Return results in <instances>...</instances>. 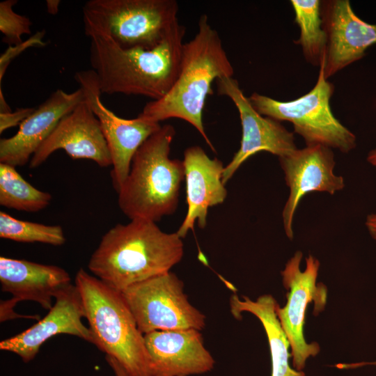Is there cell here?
Segmentation results:
<instances>
[{
    "label": "cell",
    "mask_w": 376,
    "mask_h": 376,
    "mask_svg": "<svg viewBox=\"0 0 376 376\" xmlns=\"http://www.w3.org/2000/svg\"><path fill=\"white\" fill-rule=\"evenodd\" d=\"M90 39V62L102 93L143 95L159 100L180 70L185 27L179 23L152 49H123L108 35L84 22Z\"/></svg>",
    "instance_id": "cell-1"
},
{
    "label": "cell",
    "mask_w": 376,
    "mask_h": 376,
    "mask_svg": "<svg viewBox=\"0 0 376 376\" xmlns=\"http://www.w3.org/2000/svg\"><path fill=\"white\" fill-rule=\"evenodd\" d=\"M183 255V242L176 232H164L154 221L133 219L104 233L88 268L107 285L122 292L170 272Z\"/></svg>",
    "instance_id": "cell-2"
},
{
    "label": "cell",
    "mask_w": 376,
    "mask_h": 376,
    "mask_svg": "<svg viewBox=\"0 0 376 376\" xmlns=\"http://www.w3.org/2000/svg\"><path fill=\"white\" fill-rule=\"evenodd\" d=\"M233 67L217 31L205 14L198 20V31L182 50L178 75L170 91L161 99L148 102L142 117L159 123L171 118L185 120L200 133L210 148L203 122L207 96L212 94V84L222 77H233Z\"/></svg>",
    "instance_id": "cell-3"
},
{
    "label": "cell",
    "mask_w": 376,
    "mask_h": 376,
    "mask_svg": "<svg viewBox=\"0 0 376 376\" xmlns=\"http://www.w3.org/2000/svg\"><path fill=\"white\" fill-rule=\"evenodd\" d=\"M175 134L173 125H162L136 152L118 191V206L130 220L157 222L177 210L185 168L169 157Z\"/></svg>",
    "instance_id": "cell-4"
},
{
    "label": "cell",
    "mask_w": 376,
    "mask_h": 376,
    "mask_svg": "<svg viewBox=\"0 0 376 376\" xmlns=\"http://www.w3.org/2000/svg\"><path fill=\"white\" fill-rule=\"evenodd\" d=\"M93 345L116 359L128 376H152L144 335L120 292L83 268L75 276Z\"/></svg>",
    "instance_id": "cell-5"
},
{
    "label": "cell",
    "mask_w": 376,
    "mask_h": 376,
    "mask_svg": "<svg viewBox=\"0 0 376 376\" xmlns=\"http://www.w3.org/2000/svg\"><path fill=\"white\" fill-rule=\"evenodd\" d=\"M178 12L175 0H90L83 19L123 49H152L179 23Z\"/></svg>",
    "instance_id": "cell-6"
},
{
    "label": "cell",
    "mask_w": 376,
    "mask_h": 376,
    "mask_svg": "<svg viewBox=\"0 0 376 376\" xmlns=\"http://www.w3.org/2000/svg\"><path fill=\"white\" fill-rule=\"evenodd\" d=\"M324 58L317 82L306 94L293 100L279 101L255 92L248 99L262 116L292 123L306 146L322 145L347 153L357 146L356 136L331 111L329 102L334 86L324 77Z\"/></svg>",
    "instance_id": "cell-7"
},
{
    "label": "cell",
    "mask_w": 376,
    "mask_h": 376,
    "mask_svg": "<svg viewBox=\"0 0 376 376\" xmlns=\"http://www.w3.org/2000/svg\"><path fill=\"white\" fill-rule=\"evenodd\" d=\"M144 335L155 331L205 327V315L190 304L183 281L171 271L120 292Z\"/></svg>",
    "instance_id": "cell-8"
},
{
    "label": "cell",
    "mask_w": 376,
    "mask_h": 376,
    "mask_svg": "<svg viewBox=\"0 0 376 376\" xmlns=\"http://www.w3.org/2000/svg\"><path fill=\"white\" fill-rule=\"evenodd\" d=\"M301 258L302 253L297 251L281 272L283 286L288 290L287 304L283 308L277 304L276 308V315L290 344L292 366L297 371L304 369L309 357H315L320 352L319 345L315 342L307 343L303 335L307 304L314 301V313L318 314L324 308L327 294L326 286L316 282L318 260L309 255L302 272Z\"/></svg>",
    "instance_id": "cell-9"
},
{
    "label": "cell",
    "mask_w": 376,
    "mask_h": 376,
    "mask_svg": "<svg viewBox=\"0 0 376 376\" xmlns=\"http://www.w3.org/2000/svg\"><path fill=\"white\" fill-rule=\"evenodd\" d=\"M75 79L100 123L111 157L112 184L118 193L129 174L136 152L162 125L139 114L133 119L122 118L107 108L101 100L102 92L93 70H79Z\"/></svg>",
    "instance_id": "cell-10"
},
{
    "label": "cell",
    "mask_w": 376,
    "mask_h": 376,
    "mask_svg": "<svg viewBox=\"0 0 376 376\" xmlns=\"http://www.w3.org/2000/svg\"><path fill=\"white\" fill-rule=\"evenodd\" d=\"M217 92L228 97L235 105L240 118L242 139L240 147L223 173L224 185L240 166L250 157L260 151H267L279 157L297 149L293 133L281 123L257 112L243 93L237 79L222 77L217 80Z\"/></svg>",
    "instance_id": "cell-11"
},
{
    "label": "cell",
    "mask_w": 376,
    "mask_h": 376,
    "mask_svg": "<svg viewBox=\"0 0 376 376\" xmlns=\"http://www.w3.org/2000/svg\"><path fill=\"white\" fill-rule=\"evenodd\" d=\"M290 189V195L282 212L287 237H293L292 221L301 198L311 191H324L333 195L345 187L343 177L334 174L336 164L332 149L322 145L296 149L279 157Z\"/></svg>",
    "instance_id": "cell-12"
},
{
    "label": "cell",
    "mask_w": 376,
    "mask_h": 376,
    "mask_svg": "<svg viewBox=\"0 0 376 376\" xmlns=\"http://www.w3.org/2000/svg\"><path fill=\"white\" fill-rule=\"evenodd\" d=\"M320 16L327 36L324 75L327 79L362 58L376 43V24L359 18L348 0L321 1Z\"/></svg>",
    "instance_id": "cell-13"
},
{
    "label": "cell",
    "mask_w": 376,
    "mask_h": 376,
    "mask_svg": "<svg viewBox=\"0 0 376 376\" xmlns=\"http://www.w3.org/2000/svg\"><path fill=\"white\" fill-rule=\"evenodd\" d=\"M63 150L74 159L111 166V157L99 120L86 100L65 116L33 155L29 166L42 164L56 150Z\"/></svg>",
    "instance_id": "cell-14"
},
{
    "label": "cell",
    "mask_w": 376,
    "mask_h": 376,
    "mask_svg": "<svg viewBox=\"0 0 376 376\" xmlns=\"http://www.w3.org/2000/svg\"><path fill=\"white\" fill-rule=\"evenodd\" d=\"M84 309L79 290L70 283L60 290L48 313L35 324L0 342V350L16 354L28 363L38 353L42 344L58 334L77 336L93 344L90 329L82 322Z\"/></svg>",
    "instance_id": "cell-15"
},
{
    "label": "cell",
    "mask_w": 376,
    "mask_h": 376,
    "mask_svg": "<svg viewBox=\"0 0 376 376\" xmlns=\"http://www.w3.org/2000/svg\"><path fill=\"white\" fill-rule=\"evenodd\" d=\"M152 376H189L211 371L215 361L195 329L144 334Z\"/></svg>",
    "instance_id": "cell-16"
},
{
    "label": "cell",
    "mask_w": 376,
    "mask_h": 376,
    "mask_svg": "<svg viewBox=\"0 0 376 376\" xmlns=\"http://www.w3.org/2000/svg\"><path fill=\"white\" fill-rule=\"evenodd\" d=\"M84 100L80 87L72 93L54 91L19 125L15 135L1 139L0 162L16 167L30 162L58 122Z\"/></svg>",
    "instance_id": "cell-17"
},
{
    "label": "cell",
    "mask_w": 376,
    "mask_h": 376,
    "mask_svg": "<svg viewBox=\"0 0 376 376\" xmlns=\"http://www.w3.org/2000/svg\"><path fill=\"white\" fill-rule=\"evenodd\" d=\"M186 183V216L176 233L185 238L197 221L201 228L207 224L208 209L221 204L227 196L223 182L225 166L217 157L210 158L200 146L187 148L182 160Z\"/></svg>",
    "instance_id": "cell-18"
},
{
    "label": "cell",
    "mask_w": 376,
    "mask_h": 376,
    "mask_svg": "<svg viewBox=\"0 0 376 376\" xmlns=\"http://www.w3.org/2000/svg\"><path fill=\"white\" fill-rule=\"evenodd\" d=\"M0 283L1 290L10 293L15 304L33 301L49 311L52 299L71 283V278L58 266L1 256Z\"/></svg>",
    "instance_id": "cell-19"
},
{
    "label": "cell",
    "mask_w": 376,
    "mask_h": 376,
    "mask_svg": "<svg viewBox=\"0 0 376 376\" xmlns=\"http://www.w3.org/2000/svg\"><path fill=\"white\" fill-rule=\"evenodd\" d=\"M277 302L270 295L260 296L256 301L242 296V299L234 294L230 299V311L233 317L240 319L242 312H249L259 319L267 336L271 359V376H305L302 371L290 368L288 352L290 342L276 315Z\"/></svg>",
    "instance_id": "cell-20"
},
{
    "label": "cell",
    "mask_w": 376,
    "mask_h": 376,
    "mask_svg": "<svg viewBox=\"0 0 376 376\" xmlns=\"http://www.w3.org/2000/svg\"><path fill=\"white\" fill-rule=\"evenodd\" d=\"M295 22L300 35L295 44L301 47L305 59L311 65L320 66L324 56L327 36L322 26L321 1L292 0Z\"/></svg>",
    "instance_id": "cell-21"
},
{
    "label": "cell",
    "mask_w": 376,
    "mask_h": 376,
    "mask_svg": "<svg viewBox=\"0 0 376 376\" xmlns=\"http://www.w3.org/2000/svg\"><path fill=\"white\" fill-rule=\"evenodd\" d=\"M52 195L36 188L15 166L0 163V205L19 211L38 212L47 207Z\"/></svg>",
    "instance_id": "cell-22"
},
{
    "label": "cell",
    "mask_w": 376,
    "mask_h": 376,
    "mask_svg": "<svg viewBox=\"0 0 376 376\" xmlns=\"http://www.w3.org/2000/svg\"><path fill=\"white\" fill-rule=\"evenodd\" d=\"M0 237L19 242H40L54 246L65 244L63 230L58 225L24 221L0 212Z\"/></svg>",
    "instance_id": "cell-23"
},
{
    "label": "cell",
    "mask_w": 376,
    "mask_h": 376,
    "mask_svg": "<svg viewBox=\"0 0 376 376\" xmlns=\"http://www.w3.org/2000/svg\"><path fill=\"white\" fill-rule=\"evenodd\" d=\"M16 0L0 2V31L3 34V41L10 45L22 42V36L31 33L32 22L26 16L17 14L13 10Z\"/></svg>",
    "instance_id": "cell-24"
},
{
    "label": "cell",
    "mask_w": 376,
    "mask_h": 376,
    "mask_svg": "<svg viewBox=\"0 0 376 376\" xmlns=\"http://www.w3.org/2000/svg\"><path fill=\"white\" fill-rule=\"evenodd\" d=\"M45 34V30L37 31L25 41L16 45H10L0 56V87H1L2 79L4 76L10 62L17 57L26 49L32 47H44L46 42L43 40Z\"/></svg>",
    "instance_id": "cell-25"
},
{
    "label": "cell",
    "mask_w": 376,
    "mask_h": 376,
    "mask_svg": "<svg viewBox=\"0 0 376 376\" xmlns=\"http://www.w3.org/2000/svg\"><path fill=\"white\" fill-rule=\"evenodd\" d=\"M35 109V108H18L13 112L0 113V133L12 127L19 125Z\"/></svg>",
    "instance_id": "cell-26"
},
{
    "label": "cell",
    "mask_w": 376,
    "mask_h": 376,
    "mask_svg": "<svg viewBox=\"0 0 376 376\" xmlns=\"http://www.w3.org/2000/svg\"><path fill=\"white\" fill-rule=\"evenodd\" d=\"M105 359L112 369L115 376H128L125 370L116 359L109 356H106Z\"/></svg>",
    "instance_id": "cell-27"
},
{
    "label": "cell",
    "mask_w": 376,
    "mask_h": 376,
    "mask_svg": "<svg viewBox=\"0 0 376 376\" xmlns=\"http://www.w3.org/2000/svg\"><path fill=\"white\" fill-rule=\"evenodd\" d=\"M366 226L371 237L376 240V214L367 216Z\"/></svg>",
    "instance_id": "cell-28"
},
{
    "label": "cell",
    "mask_w": 376,
    "mask_h": 376,
    "mask_svg": "<svg viewBox=\"0 0 376 376\" xmlns=\"http://www.w3.org/2000/svg\"><path fill=\"white\" fill-rule=\"evenodd\" d=\"M60 0H47V10L51 15H56L58 12Z\"/></svg>",
    "instance_id": "cell-29"
},
{
    "label": "cell",
    "mask_w": 376,
    "mask_h": 376,
    "mask_svg": "<svg viewBox=\"0 0 376 376\" xmlns=\"http://www.w3.org/2000/svg\"><path fill=\"white\" fill-rule=\"evenodd\" d=\"M12 111L10 107L5 100L2 88H0V113H8Z\"/></svg>",
    "instance_id": "cell-30"
},
{
    "label": "cell",
    "mask_w": 376,
    "mask_h": 376,
    "mask_svg": "<svg viewBox=\"0 0 376 376\" xmlns=\"http://www.w3.org/2000/svg\"><path fill=\"white\" fill-rule=\"evenodd\" d=\"M367 161L372 165L376 166V147L368 152Z\"/></svg>",
    "instance_id": "cell-31"
},
{
    "label": "cell",
    "mask_w": 376,
    "mask_h": 376,
    "mask_svg": "<svg viewBox=\"0 0 376 376\" xmlns=\"http://www.w3.org/2000/svg\"><path fill=\"white\" fill-rule=\"evenodd\" d=\"M375 364H376V362H374Z\"/></svg>",
    "instance_id": "cell-32"
}]
</instances>
